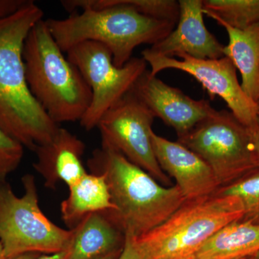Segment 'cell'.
I'll use <instances>...</instances> for the list:
<instances>
[{
    "label": "cell",
    "mask_w": 259,
    "mask_h": 259,
    "mask_svg": "<svg viewBox=\"0 0 259 259\" xmlns=\"http://www.w3.org/2000/svg\"><path fill=\"white\" fill-rule=\"evenodd\" d=\"M61 5L69 17L46 22L61 50L67 53L81 42H99L110 51L117 67L132 59L136 47L156 44L176 25L141 14L120 0H63Z\"/></svg>",
    "instance_id": "obj_1"
},
{
    "label": "cell",
    "mask_w": 259,
    "mask_h": 259,
    "mask_svg": "<svg viewBox=\"0 0 259 259\" xmlns=\"http://www.w3.org/2000/svg\"><path fill=\"white\" fill-rule=\"evenodd\" d=\"M44 19L33 1L0 19V127L34 151L54 137L60 126L40 107L27 82L23 48L32 27Z\"/></svg>",
    "instance_id": "obj_2"
},
{
    "label": "cell",
    "mask_w": 259,
    "mask_h": 259,
    "mask_svg": "<svg viewBox=\"0 0 259 259\" xmlns=\"http://www.w3.org/2000/svg\"><path fill=\"white\" fill-rule=\"evenodd\" d=\"M88 166L105 177L114 210L105 211L124 234L139 237L157 228L186 202L176 185L163 187L147 171L106 146L94 151Z\"/></svg>",
    "instance_id": "obj_3"
},
{
    "label": "cell",
    "mask_w": 259,
    "mask_h": 259,
    "mask_svg": "<svg viewBox=\"0 0 259 259\" xmlns=\"http://www.w3.org/2000/svg\"><path fill=\"white\" fill-rule=\"evenodd\" d=\"M64 53L44 19L32 27L24 44L23 60L29 89L58 125L81 120L93 97L79 69Z\"/></svg>",
    "instance_id": "obj_4"
},
{
    "label": "cell",
    "mask_w": 259,
    "mask_h": 259,
    "mask_svg": "<svg viewBox=\"0 0 259 259\" xmlns=\"http://www.w3.org/2000/svg\"><path fill=\"white\" fill-rule=\"evenodd\" d=\"M243 215L236 198L213 194L186 200L164 223L134 241L143 259H190L216 232Z\"/></svg>",
    "instance_id": "obj_5"
},
{
    "label": "cell",
    "mask_w": 259,
    "mask_h": 259,
    "mask_svg": "<svg viewBox=\"0 0 259 259\" xmlns=\"http://www.w3.org/2000/svg\"><path fill=\"white\" fill-rule=\"evenodd\" d=\"M22 183L24 194L18 197L6 181L0 182V242L5 258L69 250L73 230L56 226L42 212L33 175L23 176Z\"/></svg>",
    "instance_id": "obj_6"
},
{
    "label": "cell",
    "mask_w": 259,
    "mask_h": 259,
    "mask_svg": "<svg viewBox=\"0 0 259 259\" xmlns=\"http://www.w3.org/2000/svg\"><path fill=\"white\" fill-rule=\"evenodd\" d=\"M177 141L209 165L220 187L258 170L249 129L231 112L216 110Z\"/></svg>",
    "instance_id": "obj_7"
},
{
    "label": "cell",
    "mask_w": 259,
    "mask_h": 259,
    "mask_svg": "<svg viewBox=\"0 0 259 259\" xmlns=\"http://www.w3.org/2000/svg\"><path fill=\"white\" fill-rule=\"evenodd\" d=\"M66 54L93 95L90 107L79 121L88 131L97 127L105 112L130 93L147 71V63L143 58H132L122 67H117L110 51L97 42H81Z\"/></svg>",
    "instance_id": "obj_8"
},
{
    "label": "cell",
    "mask_w": 259,
    "mask_h": 259,
    "mask_svg": "<svg viewBox=\"0 0 259 259\" xmlns=\"http://www.w3.org/2000/svg\"><path fill=\"white\" fill-rule=\"evenodd\" d=\"M155 116L131 90L109 109L99 121L102 145L122 153L136 166L160 182L169 177L158 164L153 151L151 134Z\"/></svg>",
    "instance_id": "obj_9"
},
{
    "label": "cell",
    "mask_w": 259,
    "mask_h": 259,
    "mask_svg": "<svg viewBox=\"0 0 259 259\" xmlns=\"http://www.w3.org/2000/svg\"><path fill=\"white\" fill-rule=\"evenodd\" d=\"M143 59L151 66V74L156 76L165 69L184 71L197 79L214 100L221 97L237 120L248 128L258 120V106L242 88L237 77L236 69L226 56L217 59H197L187 54H180L181 60L142 52Z\"/></svg>",
    "instance_id": "obj_10"
},
{
    "label": "cell",
    "mask_w": 259,
    "mask_h": 259,
    "mask_svg": "<svg viewBox=\"0 0 259 259\" xmlns=\"http://www.w3.org/2000/svg\"><path fill=\"white\" fill-rule=\"evenodd\" d=\"M132 90L155 117L175 130L178 138L188 134L216 111L207 100L191 98L153 76L150 71L142 75Z\"/></svg>",
    "instance_id": "obj_11"
},
{
    "label": "cell",
    "mask_w": 259,
    "mask_h": 259,
    "mask_svg": "<svg viewBox=\"0 0 259 259\" xmlns=\"http://www.w3.org/2000/svg\"><path fill=\"white\" fill-rule=\"evenodd\" d=\"M178 25L166 37L146 51L150 54L174 58L187 54L197 59L223 57L222 45L206 28L202 0H180Z\"/></svg>",
    "instance_id": "obj_12"
},
{
    "label": "cell",
    "mask_w": 259,
    "mask_h": 259,
    "mask_svg": "<svg viewBox=\"0 0 259 259\" xmlns=\"http://www.w3.org/2000/svg\"><path fill=\"white\" fill-rule=\"evenodd\" d=\"M151 141L158 164L175 179L187 200L212 195L220 188L212 170L197 153L153 131Z\"/></svg>",
    "instance_id": "obj_13"
},
{
    "label": "cell",
    "mask_w": 259,
    "mask_h": 259,
    "mask_svg": "<svg viewBox=\"0 0 259 259\" xmlns=\"http://www.w3.org/2000/svg\"><path fill=\"white\" fill-rule=\"evenodd\" d=\"M85 149L81 139L60 127L49 142L35 148L37 161L34 168L47 188L54 190L60 182L69 187L88 173L82 162Z\"/></svg>",
    "instance_id": "obj_14"
},
{
    "label": "cell",
    "mask_w": 259,
    "mask_h": 259,
    "mask_svg": "<svg viewBox=\"0 0 259 259\" xmlns=\"http://www.w3.org/2000/svg\"><path fill=\"white\" fill-rule=\"evenodd\" d=\"M66 259H97L122 249L125 234L106 212L88 214L74 228Z\"/></svg>",
    "instance_id": "obj_15"
},
{
    "label": "cell",
    "mask_w": 259,
    "mask_h": 259,
    "mask_svg": "<svg viewBox=\"0 0 259 259\" xmlns=\"http://www.w3.org/2000/svg\"><path fill=\"white\" fill-rule=\"evenodd\" d=\"M226 29L228 45L223 55L232 61L241 75L242 88L251 100H259V23L240 30L232 28L222 20L209 17Z\"/></svg>",
    "instance_id": "obj_16"
},
{
    "label": "cell",
    "mask_w": 259,
    "mask_h": 259,
    "mask_svg": "<svg viewBox=\"0 0 259 259\" xmlns=\"http://www.w3.org/2000/svg\"><path fill=\"white\" fill-rule=\"evenodd\" d=\"M259 251V223L234 221L223 227L190 259H238Z\"/></svg>",
    "instance_id": "obj_17"
},
{
    "label": "cell",
    "mask_w": 259,
    "mask_h": 259,
    "mask_svg": "<svg viewBox=\"0 0 259 259\" xmlns=\"http://www.w3.org/2000/svg\"><path fill=\"white\" fill-rule=\"evenodd\" d=\"M69 189V196L61 202V213L69 230L91 213L115 209L103 175L87 173Z\"/></svg>",
    "instance_id": "obj_18"
},
{
    "label": "cell",
    "mask_w": 259,
    "mask_h": 259,
    "mask_svg": "<svg viewBox=\"0 0 259 259\" xmlns=\"http://www.w3.org/2000/svg\"><path fill=\"white\" fill-rule=\"evenodd\" d=\"M204 15L243 30L259 23V0H203Z\"/></svg>",
    "instance_id": "obj_19"
},
{
    "label": "cell",
    "mask_w": 259,
    "mask_h": 259,
    "mask_svg": "<svg viewBox=\"0 0 259 259\" xmlns=\"http://www.w3.org/2000/svg\"><path fill=\"white\" fill-rule=\"evenodd\" d=\"M214 194L234 197L243 211V221L259 223V170L226 187Z\"/></svg>",
    "instance_id": "obj_20"
},
{
    "label": "cell",
    "mask_w": 259,
    "mask_h": 259,
    "mask_svg": "<svg viewBox=\"0 0 259 259\" xmlns=\"http://www.w3.org/2000/svg\"><path fill=\"white\" fill-rule=\"evenodd\" d=\"M141 14L176 24L180 18L179 2L175 0H120Z\"/></svg>",
    "instance_id": "obj_21"
},
{
    "label": "cell",
    "mask_w": 259,
    "mask_h": 259,
    "mask_svg": "<svg viewBox=\"0 0 259 259\" xmlns=\"http://www.w3.org/2000/svg\"><path fill=\"white\" fill-rule=\"evenodd\" d=\"M24 155V146L0 127V182L18 168Z\"/></svg>",
    "instance_id": "obj_22"
},
{
    "label": "cell",
    "mask_w": 259,
    "mask_h": 259,
    "mask_svg": "<svg viewBox=\"0 0 259 259\" xmlns=\"http://www.w3.org/2000/svg\"><path fill=\"white\" fill-rule=\"evenodd\" d=\"M118 259H143L135 243L134 236L125 235V243Z\"/></svg>",
    "instance_id": "obj_23"
},
{
    "label": "cell",
    "mask_w": 259,
    "mask_h": 259,
    "mask_svg": "<svg viewBox=\"0 0 259 259\" xmlns=\"http://www.w3.org/2000/svg\"><path fill=\"white\" fill-rule=\"evenodd\" d=\"M27 2L28 0H0V19L14 14Z\"/></svg>",
    "instance_id": "obj_24"
},
{
    "label": "cell",
    "mask_w": 259,
    "mask_h": 259,
    "mask_svg": "<svg viewBox=\"0 0 259 259\" xmlns=\"http://www.w3.org/2000/svg\"><path fill=\"white\" fill-rule=\"evenodd\" d=\"M248 129H249L253 151H254L255 159H256L257 166H258V170H259V118H258L255 125Z\"/></svg>",
    "instance_id": "obj_25"
},
{
    "label": "cell",
    "mask_w": 259,
    "mask_h": 259,
    "mask_svg": "<svg viewBox=\"0 0 259 259\" xmlns=\"http://www.w3.org/2000/svg\"><path fill=\"white\" fill-rule=\"evenodd\" d=\"M69 250L49 254H40L36 259H66L69 254Z\"/></svg>",
    "instance_id": "obj_26"
},
{
    "label": "cell",
    "mask_w": 259,
    "mask_h": 259,
    "mask_svg": "<svg viewBox=\"0 0 259 259\" xmlns=\"http://www.w3.org/2000/svg\"><path fill=\"white\" fill-rule=\"evenodd\" d=\"M40 255V253H25L13 255L5 259H36Z\"/></svg>",
    "instance_id": "obj_27"
},
{
    "label": "cell",
    "mask_w": 259,
    "mask_h": 259,
    "mask_svg": "<svg viewBox=\"0 0 259 259\" xmlns=\"http://www.w3.org/2000/svg\"><path fill=\"white\" fill-rule=\"evenodd\" d=\"M122 249L117 250V251L113 252V253H109V254L104 255V256L97 259H118L121 253H122Z\"/></svg>",
    "instance_id": "obj_28"
},
{
    "label": "cell",
    "mask_w": 259,
    "mask_h": 259,
    "mask_svg": "<svg viewBox=\"0 0 259 259\" xmlns=\"http://www.w3.org/2000/svg\"><path fill=\"white\" fill-rule=\"evenodd\" d=\"M5 255L4 253V249H3V245H2L1 242H0V259H5Z\"/></svg>",
    "instance_id": "obj_29"
},
{
    "label": "cell",
    "mask_w": 259,
    "mask_h": 259,
    "mask_svg": "<svg viewBox=\"0 0 259 259\" xmlns=\"http://www.w3.org/2000/svg\"><path fill=\"white\" fill-rule=\"evenodd\" d=\"M253 256H254L256 259H259V251L257 252V253H255L254 255H253Z\"/></svg>",
    "instance_id": "obj_30"
},
{
    "label": "cell",
    "mask_w": 259,
    "mask_h": 259,
    "mask_svg": "<svg viewBox=\"0 0 259 259\" xmlns=\"http://www.w3.org/2000/svg\"><path fill=\"white\" fill-rule=\"evenodd\" d=\"M257 106H258V117L259 118V100L257 102Z\"/></svg>",
    "instance_id": "obj_31"
},
{
    "label": "cell",
    "mask_w": 259,
    "mask_h": 259,
    "mask_svg": "<svg viewBox=\"0 0 259 259\" xmlns=\"http://www.w3.org/2000/svg\"><path fill=\"white\" fill-rule=\"evenodd\" d=\"M245 259H256L254 256H250L248 257V258H245Z\"/></svg>",
    "instance_id": "obj_32"
},
{
    "label": "cell",
    "mask_w": 259,
    "mask_h": 259,
    "mask_svg": "<svg viewBox=\"0 0 259 259\" xmlns=\"http://www.w3.org/2000/svg\"><path fill=\"white\" fill-rule=\"evenodd\" d=\"M245 258H238V259H245Z\"/></svg>",
    "instance_id": "obj_33"
}]
</instances>
